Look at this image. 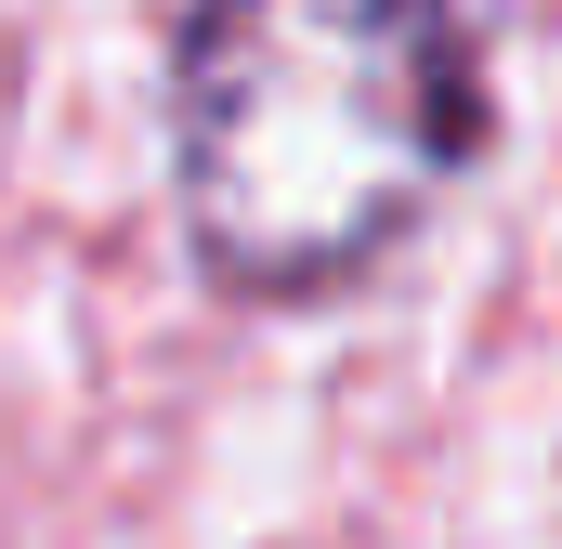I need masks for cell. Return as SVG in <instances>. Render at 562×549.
<instances>
[{
  "label": "cell",
  "mask_w": 562,
  "mask_h": 549,
  "mask_svg": "<svg viewBox=\"0 0 562 549\" xmlns=\"http://www.w3.org/2000/svg\"><path fill=\"white\" fill-rule=\"evenodd\" d=\"M484 144L471 0H183L170 26V223L223 301L367 288Z\"/></svg>",
  "instance_id": "cell-1"
}]
</instances>
